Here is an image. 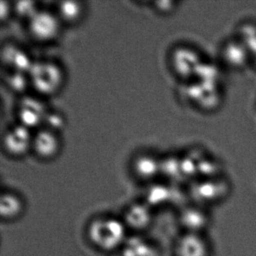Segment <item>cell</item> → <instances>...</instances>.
Returning a JSON list of instances; mask_svg holds the SVG:
<instances>
[{"mask_svg": "<svg viewBox=\"0 0 256 256\" xmlns=\"http://www.w3.org/2000/svg\"><path fill=\"white\" fill-rule=\"evenodd\" d=\"M126 226L114 218H98L88 227L90 240L104 251H113L124 244L126 238Z\"/></svg>", "mask_w": 256, "mask_h": 256, "instance_id": "1", "label": "cell"}, {"mask_svg": "<svg viewBox=\"0 0 256 256\" xmlns=\"http://www.w3.org/2000/svg\"><path fill=\"white\" fill-rule=\"evenodd\" d=\"M30 84L38 94L52 95L58 91L62 84L60 68L50 61L32 62L28 72Z\"/></svg>", "mask_w": 256, "mask_h": 256, "instance_id": "2", "label": "cell"}, {"mask_svg": "<svg viewBox=\"0 0 256 256\" xmlns=\"http://www.w3.org/2000/svg\"><path fill=\"white\" fill-rule=\"evenodd\" d=\"M200 52L190 46L175 48L170 56V65L174 73L180 79L192 80L204 62Z\"/></svg>", "mask_w": 256, "mask_h": 256, "instance_id": "3", "label": "cell"}, {"mask_svg": "<svg viewBox=\"0 0 256 256\" xmlns=\"http://www.w3.org/2000/svg\"><path fill=\"white\" fill-rule=\"evenodd\" d=\"M220 58L226 67L230 70H242L251 65V54L235 36L222 44Z\"/></svg>", "mask_w": 256, "mask_h": 256, "instance_id": "4", "label": "cell"}, {"mask_svg": "<svg viewBox=\"0 0 256 256\" xmlns=\"http://www.w3.org/2000/svg\"><path fill=\"white\" fill-rule=\"evenodd\" d=\"M31 35L40 41L52 40L59 31V22L54 14L46 10H38L29 19Z\"/></svg>", "mask_w": 256, "mask_h": 256, "instance_id": "5", "label": "cell"}, {"mask_svg": "<svg viewBox=\"0 0 256 256\" xmlns=\"http://www.w3.org/2000/svg\"><path fill=\"white\" fill-rule=\"evenodd\" d=\"M32 138L29 128L22 124L16 126L6 133L4 138V148L10 155L22 156L32 148Z\"/></svg>", "mask_w": 256, "mask_h": 256, "instance_id": "6", "label": "cell"}, {"mask_svg": "<svg viewBox=\"0 0 256 256\" xmlns=\"http://www.w3.org/2000/svg\"><path fill=\"white\" fill-rule=\"evenodd\" d=\"M193 197L198 202L211 204L222 200L227 192V186L222 181L205 179L198 182L192 190Z\"/></svg>", "mask_w": 256, "mask_h": 256, "instance_id": "7", "label": "cell"}, {"mask_svg": "<svg viewBox=\"0 0 256 256\" xmlns=\"http://www.w3.org/2000/svg\"><path fill=\"white\" fill-rule=\"evenodd\" d=\"M176 256H209V246L202 234L186 233L176 246Z\"/></svg>", "mask_w": 256, "mask_h": 256, "instance_id": "8", "label": "cell"}, {"mask_svg": "<svg viewBox=\"0 0 256 256\" xmlns=\"http://www.w3.org/2000/svg\"><path fill=\"white\" fill-rule=\"evenodd\" d=\"M180 221L186 233L202 234L209 226L210 217L200 206H192L181 211Z\"/></svg>", "mask_w": 256, "mask_h": 256, "instance_id": "9", "label": "cell"}, {"mask_svg": "<svg viewBox=\"0 0 256 256\" xmlns=\"http://www.w3.org/2000/svg\"><path fill=\"white\" fill-rule=\"evenodd\" d=\"M152 220V214L150 206L146 203H136L128 206L126 211L124 222L126 227L136 230H142L149 227Z\"/></svg>", "mask_w": 256, "mask_h": 256, "instance_id": "10", "label": "cell"}, {"mask_svg": "<svg viewBox=\"0 0 256 256\" xmlns=\"http://www.w3.org/2000/svg\"><path fill=\"white\" fill-rule=\"evenodd\" d=\"M32 148L41 158H52L59 149V140L54 132L44 128L40 130L32 138Z\"/></svg>", "mask_w": 256, "mask_h": 256, "instance_id": "11", "label": "cell"}, {"mask_svg": "<svg viewBox=\"0 0 256 256\" xmlns=\"http://www.w3.org/2000/svg\"><path fill=\"white\" fill-rule=\"evenodd\" d=\"M46 110L42 103L34 98H26L22 102L19 110V118L22 125L30 128L44 120Z\"/></svg>", "mask_w": 256, "mask_h": 256, "instance_id": "12", "label": "cell"}, {"mask_svg": "<svg viewBox=\"0 0 256 256\" xmlns=\"http://www.w3.org/2000/svg\"><path fill=\"white\" fill-rule=\"evenodd\" d=\"M24 205L23 200L14 193H2L0 198V214L4 220H16L18 218L24 211Z\"/></svg>", "mask_w": 256, "mask_h": 256, "instance_id": "13", "label": "cell"}, {"mask_svg": "<svg viewBox=\"0 0 256 256\" xmlns=\"http://www.w3.org/2000/svg\"><path fill=\"white\" fill-rule=\"evenodd\" d=\"M133 168L139 178L149 180L160 174V160L150 155H142L134 160Z\"/></svg>", "mask_w": 256, "mask_h": 256, "instance_id": "14", "label": "cell"}, {"mask_svg": "<svg viewBox=\"0 0 256 256\" xmlns=\"http://www.w3.org/2000/svg\"><path fill=\"white\" fill-rule=\"evenodd\" d=\"M4 56L7 65L19 72L28 73L32 64L28 55L16 48H7Z\"/></svg>", "mask_w": 256, "mask_h": 256, "instance_id": "15", "label": "cell"}, {"mask_svg": "<svg viewBox=\"0 0 256 256\" xmlns=\"http://www.w3.org/2000/svg\"><path fill=\"white\" fill-rule=\"evenodd\" d=\"M252 54L256 52V23L245 22L241 24L234 36Z\"/></svg>", "mask_w": 256, "mask_h": 256, "instance_id": "16", "label": "cell"}, {"mask_svg": "<svg viewBox=\"0 0 256 256\" xmlns=\"http://www.w3.org/2000/svg\"><path fill=\"white\" fill-rule=\"evenodd\" d=\"M127 244L122 252L126 256H156V252L150 244L144 240L134 238Z\"/></svg>", "mask_w": 256, "mask_h": 256, "instance_id": "17", "label": "cell"}, {"mask_svg": "<svg viewBox=\"0 0 256 256\" xmlns=\"http://www.w3.org/2000/svg\"><path fill=\"white\" fill-rule=\"evenodd\" d=\"M172 191L167 186L152 185L146 192V202L149 206H158L170 199Z\"/></svg>", "mask_w": 256, "mask_h": 256, "instance_id": "18", "label": "cell"}, {"mask_svg": "<svg viewBox=\"0 0 256 256\" xmlns=\"http://www.w3.org/2000/svg\"><path fill=\"white\" fill-rule=\"evenodd\" d=\"M58 12L62 20L73 22L77 20L82 14V7L80 2L66 1L60 2Z\"/></svg>", "mask_w": 256, "mask_h": 256, "instance_id": "19", "label": "cell"}, {"mask_svg": "<svg viewBox=\"0 0 256 256\" xmlns=\"http://www.w3.org/2000/svg\"><path fill=\"white\" fill-rule=\"evenodd\" d=\"M160 174L169 178L182 175L180 158L169 156L160 160Z\"/></svg>", "mask_w": 256, "mask_h": 256, "instance_id": "20", "label": "cell"}, {"mask_svg": "<svg viewBox=\"0 0 256 256\" xmlns=\"http://www.w3.org/2000/svg\"><path fill=\"white\" fill-rule=\"evenodd\" d=\"M16 12L20 17L30 18L32 17L34 14L38 11L36 4L31 1H20L16 4V7H14Z\"/></svg>", "mask_w": 256, "mask_h": 256, "instance_id": "21", "label": "cell"}, {"mask_svg": "<svg viewBox=\"0 0 256 256\" xmlns=\"http://www.w3.org/2000/svg\"><path fill=\"white\" fill-rule=\"evenodd\" d=\"M26 82H29V78H24V73L16 72V74H12L8 78V83L12 89L20 91L25 88Z\"/></svg>", "mask_w": 256, "mask_h": 256, "instance_id": "22", "label": "cell"}, {"mask_svg": "<svg viewBox=\"0 0 256 256\" xmlns=\"http://www.w3.org/2000/svg\"><path fill=\"white\" fill-rule=\"evenodd\" d=\"M43 122H46L48 126L46 128L52 130V131L55 132L56 130H60L62 126L64 120L61 118L59 114H49L48 115L46 114Z\"/></svg>", "mask_w": 256, "mask_h": 256, "instance_id": "23", "label": "cell"}, {"mask_svg": "<svg viewBox=\"0 0 256 256\" xmlns=\"http://www.w3.org/2000/svg\"><path fill=\"white\" fill-rule=\"evenodd\" d=\"M156 8L158 12L162 13H170L174 11L175 8L178 7V2H172V1H158L156 2Z\"/></svg>", "mask_w": 256, "mask_h": 256, "instance_id": "24", "label": "cell"}, {"mask_svg": "<svg viewBox=\"0 0 256 256\" xmlns=\"http://www.w3.org/2000/svg\"><path fill=\"white\" fill-rule=\"evenodd\" d=\"M0 10H1V18L4 20V18H6V17L8 16V12H10V6L8 5V2L2 1Z\"/></svg>", "mask_w": 256, "mask_h": 256, "instance_id": "25", "label": "cell"}, {"mask_svg": "<svg viewBox=\"0 0 256 256\" xmlns=\"http://www.w3.org/2000/svg\"><path fill=\"white\" fill-rule=\"evenodd\" d=\"M251 65L256 70V52L252 54Z\"/></svg>", "mask_w": 256, "mask_h": 256, "instance_id": "26", "label": "cell"}, {"mask_svg": "<svg viewBox=\"0 0 256 256\" xmlns=\"http://www.w3.org/2000/svg\"><path fill=\"white\" fill-rule=\"evenodd\" d=\"M112 256H126L125 254H124L122 252H120L116 253V254H114Z\"/></svg>", "mask_w": 256, "mask_h": 256, "instance_id": "27", "label": "cell"}]
</instances>
